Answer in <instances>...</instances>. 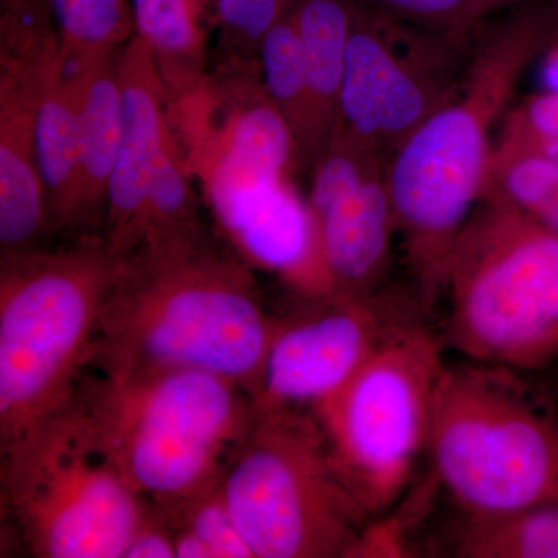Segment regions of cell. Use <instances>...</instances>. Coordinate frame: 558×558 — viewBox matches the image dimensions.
<instances>
[{
	"instance_id": "cell-9",
	"label": "cell",
	"mask_w": 558,
	"mask_h": 558,
	"mask_svg": "<svg viewBox=\"0 0 558 558\" xmlns=\"http://www.w3.org/2000/svg\"><path fill=\"white\" fill-rule=\"evenodd\" d=\"M425 319L377 349L336 395L311 411L341 478L369 520L403 497L427 454L447 362Z\"/></svg>"
},
{
	"instance_id": "cell-1",
	"label": "cell",
	"mask_w": 558,
	"mask_h": 558,
	"mask_svg": "<svg viewBox=\"0 0 558 558\" xmlns=\"http://www.w3.org/2000/svg\"><path fill=\"white\" fill-rule=\"evenodd\" d=\"M275 326L245 259L199 222L123 256L89 366L208 371L253 398Z\"/></svg>"
},
{
	"instance_id": "cell-23",
	"label": "cell",
	"mask_w": 558,
	"mask_h": 558,
	"mask_svg": "<svg viewBox=\"0 0 558 558\" xmlns=\"http://www.w3.org/2000/svg\"><path fill=\"white\" fill-rule=\"evenodd\" d=\"M199 222V202L191 183L185 156L171 126L150 175L142 242L190 229Z\"/></svg>"
},
{
	"instance_id": "cell-27",
	"label": "cell",
	"mask_w": 558,
	"mask_h": 558,
	"mask_svg": "<svg viewBox=\"0 0 558 558\" xmlns=\"http://www.w3.org/2000/svg\"><path fill=\"white\" fill-rule=\"evenodd\" d=\"M436 476L422 481L413 494L407 498L396 515L384 520H371L363 529L348 558L362 557H411L414 549L410 545L411 526L425 515L432 497L438 490Z\"/></svg>"
},
{
	"instance_id": "cell-5",
	"label": "cell",
	"mask_w": 558,
	"mask_h": 558,
	"mask_svg": "<svg viewBox=\"0 0 558 558\" xmlns=\"http://www.w3.org/2000/svg\"><path fill=\"white\" fill-rule=\"evenodd\" d=\"M427 457L461 515L558 501V409L520 371L447 363Z\"/></svg>"
},
{
	"instance_id": "cell-14",
	"label": "cell",
	"mask_w": 558,
	"mask_h": 558,
	"mask_svg": "<svg viewBox=\"0 0 558 558\" xmlns=\"http://www.w3.org/2000/svg\"><path fill=\"white\" fill-rule=\"evenodd\" d=\"M315 220L330 295L366 296L381 289L396 233L385 170Z\"/></svg>"
},
{
	"instance_id": "cell-25",
	"label": "cell",
	"mask_w": 558,
	"mask_h": 558,
	"mask_svg": "<svg viewBox=\"0 0 558 558\" xmlns=\"http://www.w3.org/2000/svg\"><path fill=\"white\" fill-rule=\"evenodd\" d=\"M163 520L171 529L193 531L211 550L213 558H255L231 515L220 483Z\"/></svg>"
},
{
	"instance_id": "cell-30",
	"label": "cell",
	"mask_w": 558,
	"mask_h": 558,
	"mask_svg": "<svg viewBox=\"0 0 558 558\" xmlns=\"http://www.w3.org/2000/svg\"><path fill=\"white\" fill-rule=\"evenodd\" d=\"M175 558H213L211 550L193 531L186 527L172 529Z\"/></svg>"
},
{
	"instance_id": "cell-29",
	"label": "cell",
	"mask_w": 558,
	"mask_h": 558,
	"mask_svg": "<svg viewBox=\"0 0 558 558\" xmlns=\"http://www.w3.org/2000/svg\"><path fill=\"white\" fill-rule=\"evenodd\" d=\"M121 558H175L174 534L157 510L150 508Z\"/></svg>"
},
{
	"instance_id": "cell-13",
	"label": "cell",
	"mask_w": 558,
	"mask_h": 558,
	"mask_svg": "<svg viewBox=\"0 0 558 558\" xmlns=\"http://www.w3.org/2000/svg\"><path fill=\"white\" fill-rule=\"evenodd\" d=\"M123 124L110 175L101 236L110 252L130 255L143 236V215L150 175L171 132L168 95L150 50L138 36L117 54Z\"/></svg>"
},
{
	"instance_id": "cell-22",
	"label": "cell",
	"mask_w": 558,
	"mask_h": 558,
	"mask_svg": "<svg viewBox=\"0 0 558 558\" xmlns=\"http://www.w3.org/2000/svg\"><path fill=\"white\" fill-rule=\"evenodd\" d=\"M481 199L502 202L558 231V161L537 153L488 160Z\"/></svg>"
},
{
	"instance_id": "cell-18",
	"label": "cell",
	"mask_w": 558,
	"mask_h": 558,
	"mask_svg": "<svg viewBox=\"0 0 558 558\" xmlns=\"http://www.w3.org/2000/svg\"><path fill=\"white\" fill-rule=\"evenodd\" d=\"M259 72L267 97L286 120L295 140L299 170H311L328 137L319 126L310 73L288 10L264 36L259 50Z\"/></svg>"
},
{
	"instance_id": "cell-11",
	"label": "cell",
	"mask_w": 558,
	"mask_h": 558,
	"mask_svg": "<svg viewBox=\"0 0 558 558\" xmlns=\"http://www.w3.org/2000/svg\"><path fill=\"white\" fill-rule=\"evenodd\" d=\"M306 301L310 306L277 319L253 396L256 409L314 410L395 333L428 317L416 292L379 289Z\"/></svg>"
},
{
	"instance_id": "cell-16",
	"label": "cell",
	"mask_w": 558,
	"mask_h": 558,
	"mask_svg": "<svg viewBox=\"0 0 558 558\" xmlns=\"http://www.w3.org/2000/svg\"><path fill=\"white\" fill-rule=\"evenodd\" d=\"M36 137L50 231L73 229L81 148L80 80L62 51L44 81Z\"/></svg>"
},
{
	"instance_id": "cell-19",
	"label": "cell",
	"mask_w": 558,
	"mask_h": 558,
	"mask_svg": "<svg viewBox=\"0 0 558 558\" xmlns=\"http://www.w3.org/2000/svg\"><path fill=\"white\" fill-rule=\"evenodd\" d=\"M288 11L306 62L319 126L329 138L355 11L348 0H290Z\"/></svg>"
},
{
	"instance_id": "cell-12",
	"label": "cell",
	"mask_w": 558,
	"mask_h": 558,
	"mask_svg": "<svg viewBox=\"0 0 558 558\" xmlns=\"http://www.w3.org/2000/svg\"><path fill=\"white\" fill-rule=\"evenodd\" d=\"M57 31L0 46V247L35 248L50 231L38 157V109Z\"/></svg>"
},
{
	"instance_id": "cell-3",
	"label": "cell",
	"mask_w": 558,
	"mask_h": 558,
	"mask_svg": "<svg viewBox=\"0 0 558 558\" xmlns=\"http://www.w3.org/2000/svg\"><path fill=\"white\" fill-rule=\"evenodd\" d=\"M123 256L101 234L0 256V451L75 396Z\"/></svg>"
},
{
	"instance_id": "cell-6",
	"label": "cell",
	"mask_w": 558,
	"mask_h": 558,
	"mask_svg": "<svg viewBox=\"0 0 558 558\" xmlns=\"http://www.w3.org/2000/svg\"><path fill=\"white\" fill-rule=\"evenodd\" d=\"M444 343L520 373L558 365V231L481 199L447 264Z\"/></svg>"
},
{
	"instance_id": "cell-34",
	"label": "cell",
	"mask_w": 558,
	"mask_h": 558,
	"mask_svg": "<svg viewBox=\"0 0 558 558\" xmlns=\"http://www.w3.org/2000/svg\"><path fill=\"white\" fill-rule=\"evenodd\" d=\"M557 392H558V387H557Z\"/></svg>"
},
{
	"instance_id": "cell-10",
	"label": "cell",
	"mask_w": 558,
	"mask_h": 558,
	"mask_svg": "<svg viewBox=\"0 0 558 558\" xmlns=\"http://www.w3.org/2000/svg\"><path fill=\"white\" fill-rule=\"evenodd\" d=\"M469 50L444 36L388 28L355 14L336 124L389 157L458 94Z\"/></svg>"
},
{
	"instance_id": "cell-26",
	"label": "cell",
	"mask_w": 558,
	"mask_h": 558,
	"mask_svg": "<svg viewBox=\"0 0 558 558\" xmlns=\"http://www.w3.org/2000/svg\"><path fill=\"white\" fill-rule=\"evenodd\" d=\"M501 128L488 160L538 153L558 137V92L542 89L512 106Z\"/></svg>"
},
{
	"instance_id": "cell-7",
	"label": "cell",
	"mask_w": 558,
	"mask_h": 558,
	"mask_svg": "<svg viewBox=\"0 0 558 558\" xmlns=\"http://www.w3.org/2000/svg\"><path fill=\"white\" fill-rule=\"evenodd\" d=\"M2 501L33 557L121 558L149 506L80 389L2 454Z\"/></svg>"
},
{
	"instance_id": "cell-31",
	"label": "cell",
	"mask_w": 558,
	"mask_h": 558,
	"mask_svg": "<svg viewBox=\"0 0 558 558\" xmlns=\"http://www.w3.org/2000/svg\"><path fill=\"white\" fill-rule=\"evenodd\" d=\"M543 89L558 92V43L546 50L542 70Z\"/></svg>"
},
{
	"instance_id": "cell-20",
	"label": "cell",
	"mask_w": 558,
	"mask_h": 558,
	"mask_svg": "<svg viewBox=\"0 0 558 558\" xmlns=\"http://www.w3.org/2000/svg\"><path fill=\"white\" fill-rule=\"evenodd\" d=\"M450 553L462 558H558V501L501 515H461Z\"/></svg>"
},
{
	"instance_id": "cell-15",
	"label": "cell",
	"mask_w": 558,
	"mask_h": 558,
	"mask_svg": "<svg viewBox=\"0 0 558 558\" xmlns=\"http://www.w3.org/2000/svg\"><path fill=\"white\" fill-rule=\"evenodd\" d=\"M117 54L83 68L68 65L80 80L81 148L73 229H94L95 233L105 223L110 175L123 124Z\"/></svg>"
},
{
	"instance_id": "cell-28",
	"label": "cell",
	"mask_w": 558,
	"mask_h": 558,
	"mask_svg": "<svg viewBox=\"0 0 558 558\" xmlns=\"http://www.w3.org/2000/svg\"><path fill=\"white\" fill-rule=\"evenodd\" d=\"M405 17L427 22L436 35L454 40L472 0H377Z\"/></svg>"
},
{
	"instance_id": "cell-24",
	"label": "cell",
	"mask_w": 558,
	"mask_h": 558,
	"mask_svg": "<svg viewBox=\"0 0 558 558\" xmlns=\"http://www.w3.org/2000/svg\"><path fill=\"white\" fill-rule=\"evenodd\" d=\"M289 3L290 0H215L219 73L260 75V44Z\"/></svg>"
},
{
	"instance_id": "cell-2",
	"label": "cell",
	"mask_w": 558,
	"mask_h": 558,
	"mask_svg": "<svg viewBox=\"0 0 558 558\" xmlns=\"http://www.w3.org/2000/svg\"><path fill=\"white\" fill-rule=\"evenodd\" d=\"M546 47L548 33L537 24L512 25L481 40L469 50L458 94L385 167L396 233L428 317L442 299L454 242L483 196L492 130L512 108L521 78Z\"/></svg>"
},
{
	"instance_id": "cell-4",
	"label": "cell",
	"mask_w": 558,
	"mask_h": 558,
	"mask_svg": "<svg viewBox=\"0 0 558 558\" xmlns=\"http://www.w3.org/2000/svg\"><path fill=\"white\" fill-rule=\"evenodd\" d=\"M98 373L81 396L143 501L168 517L218 486L255 418L247 389L202 369Z\"/></svg>"
},
{
	"instance_id": "cell-21",
	"label": "cell",
	"mask_w": 558,
	"mask_h": 558,
	"mask_svg": "<svg viewBox=\"0 0 558 558\" xmlns=\"http://www.w3.org/2000/svg\"><path fill=\"white\" fill-rule=\"evenodd\" d=\"M47 2L69 68H83L113 57L135 35L131 0Z\"/></svg>"
},
{
	"instance_id": "cell-8",
	"label": "cell",
	"mask_w": 558,
	"mask_h": 558,
	"mask_svg": "<svg viewBox=\"0 0 558 558\" xmlns=\"http://www.w3.org/2000/svg\"><path fill=\"white\" fill-rule=\"evenodd\" d=\"M220 486L255 558H348L371 521L306 410L256 409Z\"/></svg>"
},
{
	"instance_id": "cell-33",
	"label": "cell",
	"mask_w": 558,
	"mask_h": 558,
	"mask_svg": "<svg viewBox=\"0 0 558 558\" xmlns=\"http://www.w3.org/2000/svg\"><path fill=\"white\" fill-rule=\"evenodd\" d=\"M537 154H542V156L549 157V159L558 161V137L554 138L553 142H549L545 148L539 149Z\"/></svg>"
},
{
	"instance_id": "cell-32",
	"label": "cell",
	"mask_w": 558,
	"mask_h": 558,
	"mask_svg": "<svg viewBox=\"0 0 558 558\" xmlns=\"http://www.w3.org/2000/svg\"><path fill=\"white\" fill-rule=\"evenodd\" d=\"M36 0H0V20H9L24 14L35 5Z\"/></svg>"
},
{
	"instance_id": "cell-17",
	"label": "cell",
	"mask_w": 558,
	"mask_h": 558,
	"mask_svg": "<svg viewBox=\"0 0 558 558\" xmlns=\"http://www.w3.org/2000/svg\"><path fill=\"white\" fill-rule=\"evenodd\" d=\"M135 36L148 46L168 101L191 94L207 76L215 0H131Z\"/></svg>"
}]
</instances>
